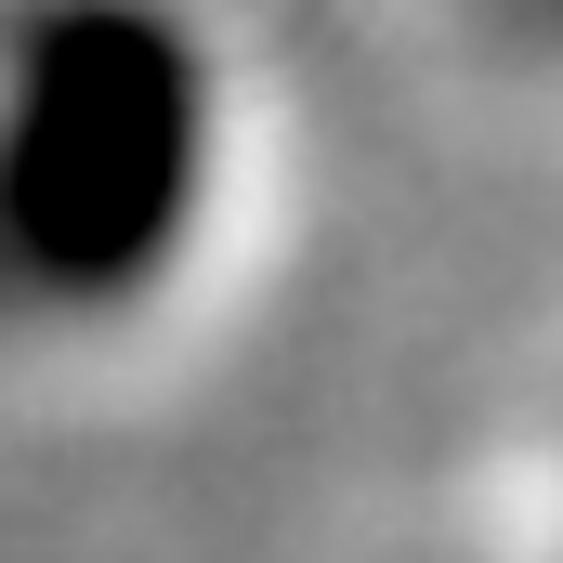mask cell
<instances>
[{
    "label": "cell",
    "instance_id": "cell-1",
    "mask_svg": "<svg viewBox=\"0 0 563 563\" xmlns=\"http://www.w3.org/2000/svg\"><path fill=\"white\" fill-rule=\"evenodd\" d=\"M210 119L170 0H0V354L144 314L197 236Z\"/></svg>",
    "mask_w": 563,
    "mask_h": 563
}]
</instances>
